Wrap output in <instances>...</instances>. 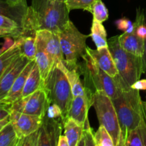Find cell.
Masks as SVG:
<instances>
[{
  "mask_svg": "<svg viewBox=\"0 0 146 146\" xmlns=\"http://www.w3.org/2000/svg\"><path fill=\"white\" fill-rule=\"evenodd\" d=\"M21 54L19 44L17 40H15L14 44L7 51L0 56V78L6 71L13 60Z\"/></svg>",
  "mask_w": 146,
  "mask_h": 146,
  "instance_id": "26",
  "label": "cell"
},
{
  "mask_svg": "<svg viewBox=\"0 0 146 146\" xmlns=\"http://www.w3.org/2000/svg\"><path fill=\"white\" fill-rule=\"evenodd\" d=\"M118 40L121 46L125 51L137 56L143 57L145 40L138 36L135 32H124L118 36Z\"/></svg>",
  "mask_w": 146,
  "mask_h": 146,
  "instance_id": "16",
  "label": "cell"
},
{
  "mask_svg": "<svg viewBox=\"0 0 146 146\" xmlns=\"http://www.w3.org/2000/svg\"><path fill=\"white\" fill-rule=\"evenodd\" d=\"M145 104L146 105V101H145Z\"/></svg>",
  "mask_w": 146,
  "mask_h": 146,
  "instance_id": "42",
  "label": "cell"
},
{
  "mask_svg": "<svg viewBox=\"0 0 146 146\" xmlns=\"http://www.w3.org/2000/svg\"><path fill=\"white\" fill-rule=\"evenodd\" d=\"M3 53H4V52H3L2 49H1V48H0V56H1V54H3Z\"/></svg>",
  "mask_w": 146,
  "mask_h": 146,
  "instance_id": "40",
  "label": "cell"
},
{
  "mask_svg": "<svg viewBox=\"0 0 146 146\" xmlns=\"http://www.w3.org/2000/svg\"><path fill=\"white\" fill-rule=\"evenodd\" d=\"M39 129L19 140L18 146H38L39 140Z\"/></svg>",
  "mask_w": 146,
  "mask_h": 146,
  "instance_id": "31",
  "label": "cell"
},
{
  "mask_svg": "<svg viewBox=\"0 0 146 146\" xmlns=\"http://www.w3.org/2000/svg\"><path fill=\"white\" fill-rule=\"evenodd\" d=\"M22 28L14 20L0 15V34L1 37L11 36L14 39L21 36Z\"/></svg>",
  "mask_w": 146,
  "mask_h": 146,
  "instance_id": "22",
  "label": "cell"
},
{
  "mask_svg": "<svg viewBox=\"0 0 146 146\" xmlns=\"http://www.w3.org/2000/svg\"><path fill=\"white\" fill-rule=\"evenodd\" d=\"M115 26L118 29L127 33L134 32V23L125 17L119 19L115 21Z\"/></svg>",
  "mask_w": 146,
  "mask_h": 146,
  "instance_id": "32",
  "label": "cell"
},
{
  "mask_svg": "<svg viewBox=\"0 0 146 146\" xmlns=\"http://www.w3.org/2000/svg\"><path fill=\"white\" fill-rule=\"evenodd\" d=\"M34 64H35V60L30 61L27 64L25 68L22 70V71L20 73L17 79L15 80L14 84H13L11 89H10L9 92L8 93L7 96L3 101H5V102L12 104V103L15 102L16 101H17V100L21 98L27 78L28 77L30 71L32 69Z\"/></svg>",
  "mask_w": 146,
  "mask_h": 146,
  "instance_id": "15",
  "label": "cell"
},
{
  "mask_svg": "<svg viewBox=\"0 0 146 146\" xmlns=\"http://www.w3.org/2000/svg\"><path fill=\"white\" fill-rule=\"evenodd\" d=\"M6 1L11 5H17V4H21V3L27 2L26 0H6Z\"/></svg>",
  "mask_w": 146,
  "mask_h": 146,
  "instance_id": "39",
  "label": "cell"
},
{
  "mask_svg": "<svg viewBox=\"0 0 146 146\" xmlns=\"http://www.w3.org/2000/svg\"><path fill=\"white\" fill-rule=\"evenodd\" d=\"M86 51L92 57L96 64L104 72L113 78L118 75V69L108 48V46L96 49H92L87 46Z\"/></svg>",
  "mask_w": 146,
  "mask_h": 146,
  "instance_id": "12",
  "label": "cell"
},
{
  "mask_svg": "<svg viewBox=\"0 0 146 146\" xmlns=\"http://www.w3.org/2000/svg\"><path fill=\"white\" fill-rule=\"evenodd\" d=\"M96 146H115L111 134L104 125H100L96 133L94 134Z\"/></svg>",
  "mask_w": 146,
  "mask_h": 146,
  "instance_id": "27",
  "label": "cell"
},
{
  "mask_svg": "<svg viewBox=\"0 0 146 146\" xmlns=\"http://www.w3.org/2000/svg\"><path fill=\"white\" fill-rule=\"evenodd\" d=\"M50 104L45 89L41 88L28 96L19 98L12 103L11 111L36 115L43 118Z\"/></svg>",
  "mask_w": 146,
  "mask_h": 146,
  "instance_id": "7",
  "label": "cell"
},
{
  "mask_svg": "<svg viewBox=\"0 0 146 146\" xmlns=\"http://www.w3.org/2000/svg\"><path fill=\"white\" fill-rule=\"evenodd\" d=\"M62 127H64L62 118H50L45 115L39 128L38 146L57 145Z\"/></svg>",
  "mask_w": 146,
  "mask_h": 146,
  "instance_id": "11",
  "label": "cell"
},
{
  "mask_svg": "<svg viewBox=\"0 0 146 146\" xmlns=\"http://www.w3.org/2000/svg\"><path fill=\"white\" fill-rule=\"evenodd\" d=\"M64 135L67 138L69 146H77L82 135L84 125L73 118H68L64 123Z\"/></svg>",
  "mask_w": 146,
  "mask_h": 146,
  "instance_id": "21",
  "label": "cell"
},
{
  "mask_svg": "<svg viewBox=\"0 0 146 146\" xmlns=\"http://www.w3.org/2000/svg\"><path fill=\"white\" fill-rule=\"evenodd\" d=\"M11 112V104L0 101V121L8 117Z\"/></svg>",
  "mask_w": 146,
  "mask_h": 146,
  "instance_id": "34",
  "label": "cell"
},
{
  "mask_svg": "<svg viewBox=\"0 0 146 146\" xmlns=\"http://www.w3.org/2000/svg\"><path fill=\"white\" fill-rule=\"evenodd\" d=\"M15 40L18 41L21 54L30 61L35 60L36 53V36H21Z\"/></svg>",
  "mask_w": 146,
  "mask_h": 146,
  "instance_id": "23",
  "label": "cell"
},
{
  "mask_svg": "<svg viewBox=\"0 0 146 146\" xmlns=\"http://www.w3.org/2000/svg\"><path fill=\"white\" fill-rule=\"evenodd\" d=\"M47 94L50 104H56L62 112V121L68 119V113L72 102L71 87L64 71L58 66H53L47 78L43 81V86Z\"/></svg>",
  "mask_w": 146,
  "mask_h": 146,
  "instance_id": "3",
  "label": "cell"
},
{
  "mask_svg": "<svg viewBox=\"0 0 146 146\" xmlns=\"http://www.w3.org/2000/svg\"><path fill=\"white\" fill-rule=\"evenodd\" d=\"M114 78L119 86V92L112 101L121 129V146H124L130 131L146 123V105L142 101L140 91L127 85L119 75Z\"/></svg>",
  "mask_w": 146,
  "mask_h": 146,
  "instance_id": "2",
  "label": "cell"
},
{
  "mask_svg": "<svg viewBox=\"0 0 146 146\" xmlns=\"http://www.w3.org/2000/svg\"><path fill=\"white\" fill-rule=\"evenodd\" d=\"M42 86L43 80L41 78V74H40L39 69H38L35 61V64L34 65L32 69L30 71L29 74L27 77L24 87V90H23L22 94H21V96L20 98L28 96L38 89L42 88Z\"/></svg>",
  "mask_w": 146,
  "mask_h": 146,
  "instance_id": "20",
  "label": "cell"
},
{
  "mask_svg": "<svg viewBox=\"0 0 146 146\" xmlns=\"http://www.w3.org/2000/svg\"><path fill=\"white\" fill-rule=\"evenodd\" d=\"M92 97L93 94L89 92L86 95L74 96L68 113V118H73L84 125L88 120V109L92 106Z\"/></svg>",
  "mask_w": 146,
  "mask_h": 146,
  "instance_id": "13",
  "label": "cell"
},
{
  "mask_svg": "<svg viewBox=\"0 0 146 146\" xmlns=\"http://www.w3.org/2000/svg\"><path fill=\"white\" fill-rule=\"evenodd\" d=\"M98 0H66L65 2L69 11L72 9H83L92 12L94 4Z\"/></svg>",
  "mask_w": 146,
  "mask_h": 146,
  "instance_id": "28",
  "label": "cell"
},
{
  "mask_svg": "<svg viewBox=\"0 0 146 146\" xmlns=\"http://www.w3.org/2000/svg\"><path fill=\"white\" fill-rule=\"evenodd\" d=\"M36 38L48 53L54 61V65L61 61H65L58 33L48 30H39L36 33Z\"/></svg>",
  "mask_w": 146,
  "mask_h": 146,
  "instance_id": "10",
  "label": "cell"
},
{
  "mask_svg": "<svg viewBox=\"0 0 146 146\" xmlns=\"http://www.w3.org/2000/svg\"><path fill=\"white\" fill-rule=\"evenodd\" d=\"M77 146H96L94 134L91 126L84 128Z\"/></svg>",
  "mask_w": 146,
  "mask_h": 146,
  "instance_id": "30",
  "label": "cell"
},
{
  "mask_svg": "<svg viewBox=\"0 0 146 146\" xmlns=\"http://www.w3.org/2000/svg\"><path fill=\"white\" fill-rule=\"evenodd\" d=\"M55 66V65H54ZM56 66H59L66 75L74 96H84L88 94L84 86H83L80 79V73L78 71V66L74 68H68L66 66L65 61L58 63Z\"/></svg>",
  "mask_w": 146,
  "mask_h": 146,
  "instance_id": "17",
  "label": "cell"
},
{
  "mask_svg": "<svg viewBox=\"0 0 146 146\" xmlns=\"http://www.w3.org/2000/svg\"><path fill=\"white\" fill-rule=\"evenodd\" d=\"M92 106L100 125H104L112 137L115 146H121V129L112 99L102 91L93 94Z\"/></svg>",
  "mask_w": 146,
  "mask_h": 146,
  "instance_id": "6",
  "label": "cell"
},
{
  "mask_svg": "<svg viewBox=\"0 0 146 146\" xmlns=\"http://www.w3.org/2000/svg\"><path fill=\"white\" fill-rule=\"evenodd\" d=\"M143 71L146 74V39L145 40V45H144V53L143 55Z\"/></svg>",
  "mask_w": 146,
  "mask_h": 146,
  "instance_id": "38",
  "label": "cell"
},
{
  "mask_svg": "<svg viewBox=\"0 0 146 146\" xmlns=\"http://www.w3.org/2000/svg\"><path fill=\"white\" fill-rule=\"evenodd\" d=\"M57 146H69L68 145V141L65 135H60L58 140Z\"/></svg>",
  "mask_w": 146,
  "mask_h": 146,
  "instance_id": "37",
  "label": "cell"
},
{
  "mask_svg": "<svg viewBox=\"0 0 146 146\" xmlns=\"http://www.w3.org/2000/svg\"><path fill=\"white\" fill-rule=\"evenodd\" d=\"M57 33L66 66L68 68L78 67V59L86 54L88 36L80 32L70 20Z\"/></svg>",
  "mask_w": 146,
  "mask_h": 146,
  "instance_id": "5",
  "label": "cell"
},
{
  "mask_svg": "<svg viewBox=\"0 0 146 146\" xmlns=\"http://www.w3.org/2000/svg\"><path fill=\"white\" fill-rule=\"evenodd\" d=\"M27 2L11 5L6 0H0V15L5 16L17 21L23 29L28 11Z\"/></svg>",
  "mask_w": 146,
  "mask_h": 146,
  "instance_id": "14",
  "label": "cell"
},
{
  "mask_svg": "<svg viewBox=\"0 0 146 146\" xmlns=\"http://www.w3.org/2000/svg\"><path fill=\"white\" fill-rule=\"evenodd\" d=\"M108 46L118 71V75L129 86L140 79L143 74L142 57L125 51L118 40V36L108 39Z\"/></svg>",
  "mask_w": 146,
  "mask_h": 146,
  "instance_id": "4",
  "label": "cell"
},
{
  "mask_svg": "<svg viewBox=\"0 0 146 146\" xmlns=\"http://www.w3.org/2000/svg\"><path fill=\"white\" fill-rule=\"evenodd\" d=\"M30 60L22 54L16 57L0 78V101H3L9 92L18 76Z\"/></svg>",
  "mask_w": 146,
  "mask_h": 146,
  "instance_id": "9",
  "label": "cell"
},
{
  "mask_svg": "<svg viewBox=\"0 0 146 146\" xmlns=\"http://www.w3.org/2000/svg\"><path fill=\"white\" fill-rule=\"evenodd\" d=\"M4 44H3L1 48L2 49L3 52H5L6 51L9 49L14 45V42H15V39L11 36H4Z\"/></svg>",
  "mask_w": 146,
  "mask_h": 146,
  "instance_id": "35",
  "label": "cell"
},
{
  "mask_svg": "<svg viewBox=\"0 0 146 146\" xmlns=\"http://www.w3.org/2000/svg\"><path fill=\"white\" fill-rule=\"evenodd\" d=\"M124 146H146L145 122L130 131Z\"/></svg>",
  "mask_w": 146,
  "mask_h": 146,
  "instance_id": "24",
  "label": "cell"
},
{
  "mask_svg": "<svg viewBox=\"0 0 146 146\" xmlns=\"http://www.w3.org/2000/svg\"><path fill=\"white\" fill-rule=\"evenodd\" d=\"M35 61L39 69L43 81L47 78L54 64L53 60L45 51L44 47L39 42L36 41V53Z\"/></svg>",
  "mask_w": 146,
  "mask_h": 146,
  "instance_id": "19",
  "label": "cell"
},
{
  "mask_svg": "<svg viewBox=\"0 0 146 146\" xmlns=\"http://www.w3.org/2000/svg\"><path fill=\"white\" fill-rule=\"evenodd\" d=\"M46 115L50 118H62V112L56 104H51L48 106Z\"/></svg>",
  "mask_w": 146,
  "mask_h": 146,
  "instance_id": "33",
  "label": "cell"
},
{
  "mask_svg": "<svg viewBox=\"0 0 146 146\" xmlns=\"http://www.w3.org/2000/svg\"><path fill=\"white\" fill-rule=\"evenodd\" d=\"M58 1H65L66 0H58Z\"/></svg>",
  "mask_w": 146,
  "mask_h": 146,
  "instance_id": "41",
  "label": "cell"
},
{
  "mask_svg": "<svg viewBox=\"0 0 146 146\" xmlns=\"http://www.w3.org/2000/svg\"><path fill=\"white\" fill-rule=\"evenodd\" d=\"M131 88H133V89L138 90V91H141V90H146V79H139L137 81H135L133 85H131Z\"/></svg>",
  "mask_w": 146,
  "mask_h": 146,
  "instance_id": "36",
  "label": "cell"
},
{
  "mask_svg": "<svg viewBox=\"0 0 146 146\" xmlns=\"http://www.w3.org/2000/svg\"><path fill=\"white\" fill-rule=\"evenodd\" d=\"M10 119L19 140L35 131L42 125L43 118L16 111H11Z\"/></svg>",
  "mask_w": 146,
  "mask_h": 146,
  "instance_id": "8",
  "label": "cell"
},
{
  "mask_svg": "<svg viewBox=\"0 0 146 146\" xmlns=\"http://www.w3.org/2000/svg\"><path fill=\"white\" fill-rule=\"evenodd\" d=\"M90 36L92 38L93 41L95 44L96 48L108 46L106 31L102 23L93 19Z\"/></svg>",
  "mask_w": 146,
  "mask_h": 146,
  "instance_id": "25",
  "label": "cell"
},
{
  "mask_svg": "<svg viewBox=\"0 0 146 146\" xmlns=\"http://www.w3.org/2000/svg\"><path fill=\"white\" fill-rule=\"evenodd\" d=\"M69 10L65 1L32 0L29 7L21 36H36L39 30L58 32L69 21Z\"/></svg>",
  "mask_w": 146,
  "mask_h": 146,
  "instance_id": "1",
  "label": "cell"
},
{
  "mask_svg": "<svg viewBox=\"0 0 146 146\" xmlns=\"http://www.w3.org/2000/svg\"><path fill=\"white\" fill-rule=\"evenodd\" d=\"M94 19L103 23L108 19V11L102 0H98L94 4L92 9Z\"/></svg>",
  "mask_w": 146,
  "mask_h": 146,
  "instance_id": "29",
  "label": "cell"
},
{
  "mask_svg": "<svg viewBox=\"0 0 146 146\" xmlns=\"http://www.w3.org/2000/svg\"><path fill=\"white\" fill-rule=\"evenodd\" d=\"M19 142V138L9 115L0 121V146H18Z\"/></svg>",
  "mask_w": 146,
  "mask_h": 146,
  "instance_id": "18",
  "label": "cell"
},
{
  "mask_svg": "<svg viewBox=\"0 0 146 146\" xmlns=\"http://www.w3.org/2000/svg\"><path fill=\"white\" fill-rule=\"evenodd\" d=\"M0 37H1V34H0Z\"/></svg>",
  "mask_w": 146,
  "mask_h": 146,
  "instance_id": "43",
  "label": "cell"
}]
</instances>
